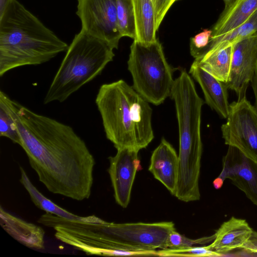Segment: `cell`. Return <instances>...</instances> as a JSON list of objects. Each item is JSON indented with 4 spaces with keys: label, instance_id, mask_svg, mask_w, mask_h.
I'll return each instance as SVG.
<instances>
[{
    "label": "cell",
    "instance_id": "cell-1",
    "mask_svg": "<svg viewBox=\"0 0 257 257\" xmlns=\"http://www.w3.org/2000/svg\"><path fill=\"white\" fill-rule=\"evenodd\" d=\"M0 99L16 124L20 146L47 189L77 201L88 199L95 162L85 142L70 126L35 113L2 90Z\"/></svg>",
    "mask_w": 257,
    "mask_h": 257
},
{
    "label": "cell",
    "instance_id": "cell-2",
    "mask_svg": "<svg viewBox=\"0 0 257 257\" xmlns=\"http://www.w3.org/2000/svg\"><path fill=\"white\" fill-rule=\"evenodd\" d=\"M59 241L88 255L113 256L115 250L154 251L164 249L172 221L155 223H91L69 220L52 214L44 220Z\"/></svg>",
    "mask_w": 257,
    "mask_h": 257
},
{
    "label": "cell",
    "instance_id": "cell-3",
    "mask_svg": "<svg viewBox=\"0 0 257 257\" xmlns=\"http://www.w3.org/2000/svg\"><path fill=\"white\" fill-rule=\"evenodd\" d=\"M68 46L17 0L0 14L1 77L16 68L48 62Z\"/></svg>",
    "mask_w": 257,
    "mask_h": 257
},
{
    "label": "cell",
    "instance_id": "cell-4",
    "mask_svg": "<svg viewBox=\"0 0 257 257\" xmlns=\"http://www.w3.org/2000/svg\"><path fill=\"white\" fill-rule=\"evenodd\" d=\"M95 103L107 139L116 150L146 148L154 138L149 102L123 80L102 84Z\"/></svg>",
    "mask_w": 257,
    "mask_h": 257
},
{
    "label": "cell",
    "instance_id": "cell-5",
    "mask_svg": "<svg viewBox=\"0 0 257 257\" xmlns=\"http://www.w3.org/2000/svg\"><path fill=\"white\" fill-rule=\"evenodd\" d=\"M113 49L106 41L81 30L68 46L46 94L44 103L62 102L100 74L113 60Z\"/></svg>",
    "mask_w": 257,
    "mask_h": 257
},
{
    "label": "cell",
    "instance_id": "cell-6",
    "mask_svg": "<svg viewBox=\"0 0 257 257\" xmlns=\"http://www.w3.org/2000/svg\"><path fill=\"white\" fill-rule=\"evenodd\" d=\"M127 66L133 87L148 102L158 105L170 96L174 82L173 71L158 39L149 44L134 40Z\"/></svg>",
    "mask_w": 257,
    "mask_h": 257
},
{
    "label": "cell",
    "instance_id": "cell-7",
    "mask_svg": "<svg viewBox=\"0 0 257 257\" xmlns=\"http://www.w3.org/2000/svg\"><path fill=\"white\" fill-rule=\"evenodd\" d=\"M170 96L174 100L178 120L180 162L194 164L201 159L202 107L204 101L198 94L194 82L185 70L174 80Z\"/></svg>",
    "mask_w": 257,
    "mask_h": 257
},
{
    "label": "cell",
    "instance_id": "cell-8",
    "mask_svg": "<svg viewBox=\"0 0 257 257\" xmlns=\"http://www.w3.org/2000/svg\"><path fill=\"white\" fill-rule=\"evenodd\" d=\"M221 131L225 145L257 162V110L246 96L229 104Z\"/></svg>",
    "mask_w": 257,
    "mask_h": 257
},
{
    "label": "cell",
    "instance_id": "cell-9",
    "mask_svg": "<svg viewBox=\"0 0 257 257\" xmlns=\"http://www.w3.org/2000/svg\"><path fill=\"white\" fill-rule=\"evenodd\" d=\"M76 14L87 34L117 49L120 33L117 20L116 0H77Z\"/></svg>",
    "mask_w": 257,
    "mask_h": 257
},
{
    "label": "cell",
    "instance_id": "cell-10",
    "mask_svg": "<svg viewBox=\"0 0 257 257\" xmlns=\"http://www.w3.org/2000/svg\"><path fill=\"white\" fill-rule=\"evenodd\" d=\"M226 179H229L257 206V162L232 146L228 147L223 157L222 169L213 182L214 187L219 189Z\"/></svg>",
    "mask_w": 257,
    "mask_h": 257
},
{
    "label": "cell",
    "instance_id": "cell-11",
    "mask_svg": "<svg viewBox=\"0 0 257 257\" xmlns=\"http://www.w3.org/2000/svg\"><path fill=\"white\" fill-rule=\"evenodd\" d=\"M232 44L230 71L225 84L239 99L246 96L248 86L257 70V32Z\"/></svg>",
    "mask_w": 257,
    "mask_h": 257
},
{
    "label": "cell",
    "instance_id": "cell-12",
    "mask_svg": "<svg viewBox=\"0 0 257 257\" xmlns=\"http://www.w3.org/2000/svg\"><path fill=\"white\" fill-rule=\"evenodd\" d=\"M139 151L129 148L117 150L114 156L108 158V172L116 202L121 207H127L136 175L140 167Z\"/></svg>",
    "mask_w": 257,
    "mask_h": 257
},
{
    "label": "cell",
    "instance_id": "cell-13",
    "mask_svg": "<svg viewBox=\"0 0 257 257\" xmlns=\"http://www.w3.org/2000/svg\"><path fill=\"white\" fill-rule=\"evenodd\" d=\"M149 171L175 196L178 177V155L164 138L152 153Z\"/></svg>",
    "mask_w": 257,
    "mask_h": 257
},
{
    "label": "cell",
    "instance_id": "cell-14",
    "mask_svg": "<svg viewBox=\"0 0 257 257\" xmlns=\"http://www.w3.org/2000/svg\"><path fill=\"white\" fill-rule=\"evenodd\" d=\"M189 73L200 85L204 94L205 103L222 118L226 119L229 111L228 88L202 68L195 60Z\"/></svg>",
    "mask_w": 257,
    "mask_h": 257
},
{
    "label": "cell",
    "instance_id": "cell-15",
    "mask_svg": "<svg viewBox=\"0 0 257 257\" xmlns=\"http://www.w3.org/2000/svg\"><path fill=\"white\" fill-rule=\"evenodd\" d=\"M252 228L245 219L232 216L224 222L214 233V239L208 245L221 256L241 249L249 238Z\"/></svg>",
    "mask_w": 257,
    "mask_h": 257
},
{
    "label": "cell",
    "instance_id": "cell-16",
    "mask_svg": "<svg viewBox=\"0 0 257 257\" xmlns=\"http://www.w3.org/2000/svg\"><path fill=\"white\" fill-rule=\"evenodd\" d=\"M0 224L17 241L31 249L45 248V231L40 226L19 218L0 207Z\"/></svg>",
    "mask_w": 257,
    "mask_h": 257
},
{
    "label": "cell",
    "instance_id": "cell-17",
    "mask_svg": "<svg viewBox=\"0 0 257 257\" xmlns=\"http://www.w3.org/2000/svg\"><path fill=\"white\" fill-rule=\"evenodd\" d=\"M233 44L223 42L195 59L200 66L219 81L226 83L232 61Z\"/></svg>",
    "mask_w": 257,
    "mask_h": 257
},
{
    "label": "cell",
    "instance_id": "cell-18",
    "mask_svg": "<svg viewBox=\"0 0 257 257\" xmlns=\"http://www.w3.org/2000/svg\"><path fill=\"white\" fill-rule=\"evenodd\" d=\"M257 10V0H235L224 9L211 29V39L224 35L242 24Z\"/></svg>",
    "mask_w": 257,
    "mask_h": 257
},
{
    "label": "cell",
    "instance_id": "cell-19",
    "mask_svg": "<svg viewBox=\"0 0 257 257\" xmlns=\"http://www.w3.org/2000/svg\"><path fill=\"white\" fill-rule=\"evenodd\" d=\"M20 179L22 185L29 193L36 206L46 213H49L63 218L82 222L103 223L105 221L95 216H80L61 208L44 196L33 185L24 169L20 167Z\"/></svg>",
    "mask_w": 257,
    "mask_h": 257
},
{
    "label": "cell",
    "instance_id": "cell-20",
    "mask_svg": "<svg viewBox=\"0 0 257 257\" xmlns=\"http://www.w3.org/2000/svg\"><path fill=\"white\" fill-rule=\"evenodd\" d=\"M135 17L136 39L149 44L157 38L155 14L152 0H132Z\"/></svg>",
    "mask_w": 257,
    "mask_h": 257
},
{
    "label": "cell",
    "instance_id": "cell-21",
    "mask_svg": "<svg viewBox=\"0 0 257 257\" xmlns=\"http://www.w3.org/2000/svg\"><path fill=\"white\" fill-rule=\"evenodd\" d=\"M117 20L122 37L136 39V28L132 0H116Z\"/></svg>",
    "mask_w": 257,
    "mask_h": 257
},
{
    "label": "cell",
    "instance_id": "cell-22",
    "mask_svg": "<svg viewBox=\"0 0 257 257\" xmlns=\"http://www.w3.org/2000/svg\"><path fill=\"white\" fill-rule=\"evenodd\" d=\"M257 32V10L240 26L228 33L210 39L208 46L202 52H205L223 42L233 43L239 39Z\"/></svg>",
    "mask_w": 257,
    "mask_h": 257
},
{
    "label": "cell",
    "instance_id": "cell-23",
    "mask_svg": "<svg viewBox=\"0 0 257 257\" xmlns=\"http://www.w3.org/2000/svg\"><path fill=\"white\" fill-rule=\"evenodd\" d=\"M214 237V234L209 236L193 239L181 235L175 230L169 234L164 249H176L190 247L199 244H206L212 242Z\"/></svg>",
    "mask_w": 257,
    "mask_h": 257
},
{
    "label": "cell",
    "instance_id": "cell-24",
    "mask_svg": "<svg viewBox=\"0 0 257 257\" xmlns=\"http://www.w3.org/2000/svg\"><path fill=\"white\" fill-rule=\"evenodd\" d=\"M0 136L7 138L14 143L21 144L16 124L5 102L0 99Z\"/></svg>",
    "mask_w": 257,
    "mask_h": 257
},
{
    "label": "cell",
    "instance_id": "cell-25",
    "mask_svg": "<svg viewBox=\"0 0 257 257\" xmlns=\"http://www.w3.org/2000/svg\"><path fill=\"white\" fill-rule=\"evenodd\" d=\"M157 256H221V255L210 249L207 245L203 246H193L190 247L176 249H161L157 251Z\"/></svg>",
    "mask_w": 257,
    "mask_h": 257
},
{
    "label": "cell",
    "instance_id": "cell-26",
    "mask_svg": "<svg viewBox=\"0 0 257 257\" xmlns=\"http://www.w3.org/2000/svg\"><path fill=\"white\" fill-rule=\"evenodd\" d=\"M211 36V29H206L190 39V53L195 59L198 58L208 46Z\"/></svg>",
    "mask_w": 257,
    "mask_h": 257
},
{
    "label": "cell",
    "instance_id": "cell-27",
    "mask_svg": "<svg viewBox=\"0 0 257 257\" xmlns=\"http://www.w3.org/2000/svg\"><path fill=\"white\" fill-rule=\"evenodd\" d=\"M179 0H152L155 11L157 30L169 10Z\"/></svg>",
    "mask_w": 257,
    "mask_h": 257
},
{
    "label": "cell",
    "instance_id": "cell-28",
    "mask_svg": "<svg viewBox=\"0 0 257 257\" xmlns=\"http://www.w3.org/2000/svg\"><path fill=\"white\" fill-rule=\"evenodd\" d=\"M241 256H257V231L253 230L249 238L240 249Z\"/></svg>",
    "mask_w": 257,
    "mask_h": 257
},
{
    "label": "cell",
    "instance_id": "cell-29",
    "mask_svg": "<svg viewBox=\"0 0 257 257\" xmlns=\"http://www.w3.org/2000/svg\"><path fill=\"white\" fill-rule=\"evenodd\" d=\"M251 83L255 98V102L254 105L257 110V70L255 73Z\"/></svg>",
    "mask_w": 257,
    "mask_h": 257
},
{
    "label": "cell",
    "instance_id": "cell-30",
    "mask_svg": "<svg viewBox=\"0 0 257 257\" xmlns=\"http://www.w3.org/2000/svg\"><path fill=\"white\" fill-rule=\"evenodd\" d=\"M12 0H0V14L5 10L8 4Z\"/></svg>",
    "mask_w": 257,
    "mask_h": 257
},
{
    "label": "cell",
    "instance_id": "cell-31",
    "mask_svg": "<svg viewBox=\"0 0 257 257\" xmlns=\"http://www.w3.org/2000/svg\"><path fill=\"white\" fill-rule=\"evenodd\" d=\"M235 0H223L224 4V9H227L229 8Z\"/></svg>",
    "mask_w": 257,
    "mask_h": 257
}]
</instances>
